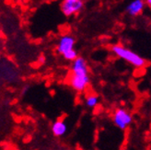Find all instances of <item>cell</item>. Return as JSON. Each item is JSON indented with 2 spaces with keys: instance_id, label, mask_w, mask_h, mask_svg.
Listing matches in <instances>:
<instances>
[{
  "instance_id": "cell-10",
  "label": "cell",
  "mask_w": 151,
  "mask_h": 150,
  "mask_svg": "<svg viewBox=\"0 0 151 150\" xmlns=\"http://www.w3.org/2000/svg\"><path fill=\"white\" fill-rule=\"evenodd\" d=\"M78 55V52L76 51L75 49L74 50H71V51H69V52H67L66 54H65L64 55H63V57L65 59V60H67V61H74V60L77 58Z\"/></svg>"
},
{
  "instance_id": "cell-7",
  "label": "cell",
  "mask_w": 151,
  "mask_h": 150,
  "mask_svg": "<svg viewBox=\"0 0 151 150\" xmlns=\"http://www.w3.org/2000/svg\"><path fill=\"white\" fill-rule=\"evenodd\" d=\"M66 131H67V125L62 120H58V121L55 122L52 125V133L56 137L63 136L66 133Z\"/></svg>"
},
{
  "instance_id": "cell-3",
  "label": "cell",
  "mask_w": 151,
  "mask_h": 150,
  "mask_svg": "<svg viewBox=\"0 0 151 150\" xmlns=\"http://www.w3.org/2000/svg\"><path fill=\"white\" fill-rule=\"evenodd\" d=\"M82 0H64L61 4V11L66 17H70L72 15L78 13L83 7Z\"/></svg>"
},
{
  "instance_id": "cell-1",
  "label": "cell",
  "mask_w": 151,
  "mask_h": 150,
  "mask_svg": "<svg viewBox=\"0 0 151 150\" xmlns=\"http://www.w3.org/2000/svg\"><path fill=\"white\" fill-rule=\"evenodd\" d=\"M111 51L113 54L116 55L118 57L125 60L126 62L130 63L134 66L137 67V68H142V67L143 68H146V67H147L151 65L148 61H147L146 59L142 58L137 54H135V52H134L133 51L124 47L123 45H120V44L112 45Z\"/></svg>"
},
{
  "instance_id": "cell-6",
  "label": "cell",
  "mask_w": 151,
  "mask_h": 150,
  "mask_svg": "<svg viewBox=\"0 0 151 150\" xmlns=\"http://www.w3.org/2000/svg\"><path fill=\"white\" fill-rule=\"evenodd\" d=\"M75 38L71 35H64L63 37H61L58 42L57 47H56V51L59 55H64L65 54H66L67 52H69L71 50H74V46H75Z\"/></svg>"
},
{
  "instance_id": "cell-4",
  "label": "cell",
  "mask_w": 151,
  "mask_h": 150,
  "mask_svg": "<svg viewBox=\"0 0 151 150\" xmlns=\"http://www.w3.org/2000/svg\"><path fill=\"white\" fill-rule=\"evenodd\" d=\"M71 74L76 75V76L89 77L88 76V66L87 61L84 58L81 56H78L72 62Z\"/></svg>"
},
{
  "instance_id": "cell-8",
  "label": "cell",
  "mask_w": 151,
  "mask_h": 150,
  "mask_svg": "<svg viewBox=\"0 0 151 150\" xmlns=\"http://www.w3.org/2000/svg\"><path fill=\"white\" fill-rule=\"evenodd\" d=\"M144 7V1L143 0H135L127 6V12L132 16H137L142 13Z\"/></svg>"
},
{
  "instance_id": "cell-9",
  "label": "cell",
  "mask_w": 151,
  "mask_h": 150,
  "mask_svg": "<svg viewBox=\"0 0 151 150\" xmlns=\"http://www.w3.org/2000/svg\"><path fill=\"white\" fill-rule=\"evenodd\" d=\"M99 102V98L96 95H89L86 98V105L89 108H94Z\"/></svg>"
},
{
  "instance_id": "cell-5",
  "label": "cell",
  "mask_w": 151,
  "mask_h": 150,
  "mask_svg": "<svg viewBox=\"0 0 151 150\" xmlns=\"http://www.w3.org/2000/svg\"><path fill=\"white\" fill-rule=\"evenodd\" d=\"M89 77H80L71 74L68 78V83L73 89L78 92H82L88 88L89 84Z\"/></svg>"
},
{
  "instance_id": "cell-2",
  "label": "cell",
  "mask_w": 151,
  "mask_h": 150,
  "mask_svg": "<svg viewBox=\"0 0 151 150\" xmlns=\"http://www.w3.org/2000/svg\"><path fill=\"white\" fill-rule=\"evenodd\" d=\"M112 120L118 128L121 130H124L131 124L132 116L126 110L123 108H117L113 112Z\"/></svg>"
},
{
  "instance_id": "cell-11",
  "label": "cell",
  "mask_w": 151,
  "mask_h": 150,
  "mask_svg": "<svg viewBox=\"0 0 151 150\" xmlns=\"http://www.w3.org/2000/svg\"><path fill=\"white\" fill-rule=\"evenodd\" d=\"M147 5H148V6L151 9V0H147Z\"/></svg>"
}]
</instances>
